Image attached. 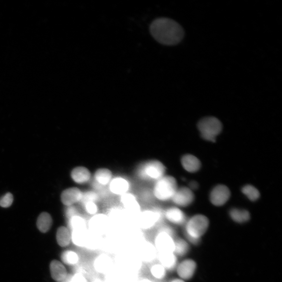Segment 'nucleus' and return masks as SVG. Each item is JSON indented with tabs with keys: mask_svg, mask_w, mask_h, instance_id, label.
Masks as SVG:
<instances>
[{
	"mask_svg": "<svg viewBox=\"0 0 282 282\" xmlns=\"http://www.w3.org/2000/svg\"><path fill=\"white\" fill-rule=\"evenodd\" d=\"M153 38L159 43L168 46L177 45L184 36L182 27L168 18H158L153 21L150 27Z\"/></svg>",
	"mask_w": 282,
	"mask_h": 282,
	"instance_id": "f257e3e1",
	"label": "nucleus"
},
{
	"mask_svg": "<svg viewBox=\"0 0 282 282\" xmlns=\"http://www.w3.org/2000/svg\"><path fill=\"white\" fill-rule=\"evenodd\" d=\"M209 226V220L206 216L197 214L190 218L185 226L186 236L189 242L193 245L199 244Z\"/></svg>",
	"mask_w": 282,
	"mask_h": 282,
	"instance_id": "f03ea898",
	"label": "nucleus"
},
{
	"mask_svg": "<svg viewBox=\"0 0 282 282\" xmlns=\"http://www.w3.org/2000/svg\"><path fill=\"white\" fill-rule=\"evenodd\" d=\"M166 167L161 161L150 160L140 164L137 169L138 177L147 181L156 182L165 176Z\"/></svg>",
	"mask_w": 282,
	"mask_h": 282,
	"instance_id": "7ed1b4c3",
	"label": "nucleus"
},
{
	"mask_svg": "<svg viewBox=\"0 0 282 282\" xmlns=\"http://www.w3.org/2000/svg\"><path fill=\"white\" fill-rule=\"evenodd\" d=\"M177 189V183L175 178L172 176H164L155 182L153 194L159 200L166 201L172 200Z\"/></svg>",
	"mask_w": 282,
	"mask_h": 282,
	"instance_id": "20e7f679",
	"label": "nucleus"
},
{
	"mask_svg": "<svg viewBox=\"0 0 282 282\" xmlns=\"http://www.w3.org/2000/svg\"><path fill=\"white\" fill-rule=\"evenodd\" d=\"M203 139L210 142H214L222 130V124L215 117H209L202 119L197 124Z\"/></svg>",
	"mask_w": 282,
	"mask_h": 282,
	"instance_id": "39448f33",
	"label": "nucleus"
},
{
	"mask_svg": "<svg viewBox=\"0 0 282 282\" xmlns=\"http://www.w3.org/2000/svg\"><path fill=\"white\" fill-rule=\"evenodd\" d=\"M155 240V247L159 253H174L175 241L170 229L163 228Z\"/></svg>",
	"mask_w": 282,
	"mask_h": 282,
	"instance_id": "423d86ee",
	"label": "nucleus"
},
{
	"mask_svg": "<svg viewBox=\"0 0 282 282\" xmlns=\"http://www.w3.org/2000/svg\"><path fill=\"white\" fill-rule=\"evenodd\" d=\"M163 216L164 213L159 210H146L141 212L138 216V222L141 229H148L160 221Z\"/></svg>",
	"mask_w": 282,
	"mask_h": 282,
	"instance_id": "0eeeda50",
	"label": "nucleus"
},
{
	"mask_svg": "<svg viewBox=\"0 0 282 282\" xmlns=\"http://www.w3.org/2000/svg\"><path fill=\"white\" fill-rule=\"evenodd\" d=\"M121 196V202L126 214L131 217H138L141 211L137 197L130 193H126Z\"/></svg>",
	"mask_w": 282,
	"mask_h": 282,
	"instance_id": "6e6552de",
	"label": "nucleus"
},
{
	"mask_svg": "<svg viewBox=\"0 0 282 282\" xmlns=\"http://www.w3.org/2000/svg\"><path fill=\"white\" fill-rule=\"evenodd\" d=\"M88 225L91 231L101 236L107 232L111 224L107 215L99 214L90 218Z\"/></svg>",
	"mask_w": 282,
	"mask_h": 282,
	"instance_id": "1a4fd4ad",
	"label": "nucleus"
},
{
	"mask_svg": "<svg viewBox=\"0 0 282 282\" xmlns=\"http://www.w3.org/2000/svg\"><path fill=\"white\" fill-rule=\"evenodd\" d=\"M230 196L229 188L224 185L216 186L210 194V200L213 205L217 207L224 206L229 201Z\"/></svg>",
	"mask_w": 282,
	"mask_h": 282,
	"instance_id": "9d476101",
	"label": "nucleus"
},
{
	"mask_svg": "<svg viewBox=\"0 0 282 282\" xmlns=\"http://www.w3.org/2000/svg\"><path fill=\"white\" fill-rule=\"evenodd\" d=\"M194 200L193 190L189 188L182 187L177 189L171 200L176 206L186 207L192 204Z\"/></svg>",
	"mask_w": 282,
	"mask_h": 282,
	"instance_id": "9b49d317",
	"label": "nucleus"
},
{
	"mask_svg": "<svg viewBox=\"0 0 282 282\" xmlns=\"http://www.w3.org/2000/svg\"><path fill=\"white\" fill-rule=\"evenodd\" d=\"M83 193L80 189L76 187L68 188L63 191L61 195L62 202L70 207L81 201Z\"/></svg>",
	"mask_w": 282,
	"mask_h": 282,
	"instance_id": "f8f14e48",
	"label": "nucleus"
},
{
	"mask_svg": "<svg viewBox=\"0 0 282 282\" xmlns=\"http://www.w3.org/2000/svg\"><path fill=\"white\" fill-rule=\"evenodd\" d=\"M196 269V264L192 259L183 261L177 267V273L181 279L188 280L194 276Z\"/></svg>",
	"mask_w": 282,
	"mask_h": 282,
	"instance_id": "ddd939ff",
	"label": "nucleus"
},
{
	"mask_svg": "<svg viewBox=\"0 0 282 282\" xmlns=\"http://www.w3.org/2000/svg\"><path fill=\"white\" fill-rule=\"evenodd\" d=\"M109 188L113 194L122 196L128 193L130 183L128 180L122 177H118L112 178L109 183Z\"/></svg>",
	"mask_w": 282,
	"mask_h": 282,
	"instance_id": "4468645a",
	"label": "nucleus"
},
{
	"mask_svg": "<svg viewBox=\"0 0 282 282\" xmlns=\"http://www.w3.org/2000/svg\"><path fill=\"white\" fill-rule=\"evenodd\" d=\"M164 216L168 221L176 225H182L187 221L185 213L177 207L168 208L165 212Z\"/></svg>",
	"mask_w": 282,
	"mask_h": 282,
	"instance_id": "2eb2a0df",
	"label": "nucleus"
},
{
	"mask_svg": "<svg viewBox=\"0 0 282 282\" xmlns=\"http://www.w3.org/2000/svg\"><path fill=\"white\" fill-rule=\"evenodd\" d=\"M72 180L78 184L83 185L91 179V173L87 167L79 166L74 168L70 173Z\"/></svg>",
	"mask_w": 282,
	"mask_h": 282,
	"instance_id": "dca6fc26",
	"label": "nucleus"
},
{
	"mask_svg": "<svg viewBox=\"0 0 282 282\" xmlns=\"http://www.w3.org/2000/svg\"><path fill=\"white\" fill-rule=\"evenodd\" d=\"M139 255L140 259L150 262L156 258L157 250L151 243H143L139 246Z\"/></svg>",
	"mask_w": 282,
	"mask_h": 282,
	"instance_id": "f3484780",
	"label": "nucleus"
},
{
	"mask_svg": "<svg viewBox=\"0 0 282 282\" xmlns=\"http://www.w3.org/2000/svg\"><path fill=\"white\" fill-rule=\"evenodd\" d=\"M181 165L183 168L189 173H195L198 171L201 166L200 160L191 154L186 155L182 157Z\"/></svg>",
	"mask_w": 282,
	"mask_h": 282,
	"instance_id": "a211bd4d",
	"label": "nucleus"
},
{
	"mask_svg": "<svg viewBox=\"0 0 282 282\" xmlns=\"http://www.w3.org/2000/svg\"><path fill=\"white\" fill-rule=\"evenodd\" d=\"M112 263L107 256L102 255L97 257L94 261V266L95 270L100 273H107L111 270Z\"/></svg>",
	"mask_w": 282,
	"mask_h": 282,
	"instance_id": "6ab92c4d",
	"label": "nucleus"
},
{
	"mask_svg": "<svg viewBox=\"0 0 282 282\" xmlns=\"http://www.w3.org/2000/svg\"><path fill=\"white\" fill-rule=\"evenodd\" d=\"M112 173L109 169L105 168L98 169L94 174V180L98 185H109L112 179Z\"/></svg>",
	"mask_w": 282,
	"mask_h": 282,
	"instance_id": "aec40b11",
	"label": "nucleus"
},
{
	"mask_svg": "<svg viewBox=\"0 0 282 282\" xmlns=\"http://www.w3.org/2000/svg\"><path fill=\"white\" fill-rule=\"evenodd\" d=\"M50 269L53 279L57 282L64 279L68 274L65 266L57 260L53 261Z\"/></svg>",
	"mask_w": 282,
	"mask_h": 282,
	"instance_id": "412c9836",
	"label": "nucleus"
},
{
	"mask_svg": "<svg viewBox=\"0 0 282 282\" xmlns=\"http://www.w3.org/2000/svg\"><path fill=\"white\" fill-rule=\"evenodd\" d=\"M158 259L166 270H172L177 265V257L174 253H159Z\"/></svg>",
	"mask_w": 282,
	"mask_h": 282,
	"instance_id": "4be33fe9",
	"label": "nucleus"
},
{
	"mask_svg": "<svg viewBox=\"0 0 282 282\" xmlns=\"http://www.w3.org/2000/svg\"><path fill=\"white\" fill-rule=\"evenodd\" d=\"M110 224L116 226L123 225L128 218V215L126 214L124 210L115 208L110 211L109 214L107 215Z\"/></svg>",
	"mask_w": 282,
	"mask_h": 282,
	"instance_id": "5701e85b",
	"label": "nucleus"
},
{
	"mask_svg": "<svg viewBox=\"0 0 282 282\" xmlns=\"http://www.w3.org/2000/svg\"><path fill=\"white\" fill-rule=\"evenodd\" d=\"M121 264L125 269L130 271H137L141 267L140 259L134 255L124 256Z\"/></svg>",
	"mask_w": 282,
	"mask_h": 282,
	"instance_id": "b1692460",
	"label": "nucleus"
},
{
	"mask_svg": "<svg viewBox=\"0 0 282 282\" xmlns=\"http://www.w3.org/2000/svg\"><path fill=\"white\" fill-rule=\"evenodd\" d=\"M231 219L238 223H244L249 220L250 213L248 211L237 208L232 209L229 211Z\"/></svg>",
	"mask_w": 282,
	"mask_h": 282,
	"instance_id": "393cba45",
	"label": "nucleus"
},
{
	"mask_svg": "<svg viewBox=\"0 0 282 282\" xmlns=\"http://www.w3.org/2000/svg\"><path fill=\"white\" fill-rule=\"evenodd\" d=\"M53 224L52 218L48 213H42L38 217L37 226L38 229L42 232H47L50 230Z\"/></svg>",
	"mask_w": 282,
	"mask_h": 282,
	"instance_id": "a878e982",
	"label": "nucleus"
},
{
	"mask_svg": "<svg viewBox=\"0 0 282 282\" xmlns=\"http://www.w3.org/2000/svg\"><path fill=\"white\" fill-rule=\"evenodd\" d=\"M88 232L87 230H79L72 231L70 234V240L77 246L83 247L86 244Z\"/></svg>",
	"mask_w": 282,
	"mask_h": 282,
	"instance_id": "bb28decb",
	"label": "nucleus"
},
{
	"mask_svg": "<svg viewBox=\"0 0 282 282\" xmlns=\"http://www.w3.org/2000/svg\"><path fill=\"white\" fill-rule=\"evenodd\" d=\"M102 243L103 242L101 235L91 231L88 232L87 242L85 247L90 250H96L100 247Z\"/></svg>",
	"mask_w": 282,
	"mask_h": 282,
	"instance_id": "cd10ccee",
	"label": "nucleus"
},
{
	"mask_svg": "<svg viewBox=\"0 0 282 282\" xmlns=\"http://www.w3.org/2000/svg\"><path fill=\"white\" fill-rule=\"evenodd\" d=\"M56 241L61 247L68 246L70 241V234L69 229L65 227H60L56 232Z\"/></svg>",
	"mask_w": 282,
	"mask_h": 282,
	"instance_id": "c85d7f7f",
	"label": "nucleus"
},
{
	"mask_svg": "<svg viewBox=\"0 0 282 282\" xmlns=\"http://www.w3.org/2000/svg\"><path fill=\"white\" fill-rule=\"evenodd\" d=\"M69 227L72 231L87 230V223L84 218L79 215L69 218Z\"/></svg>",
	"mask_w": 282,
	"mask_h": 282,
	"instance_id": "c756f323",
	"label": "nucleus"
},
{
	"mask_svg": "<svg viewBox=\"0 0 282 282\" xmlns=\"http://www.w3.org/2000/svg\"><path fill=\"white\" fill-rule=\"evenodd\" d=\"M189 244L182 239H177L175 241L174 253L176 256H183L189 251Z\"/></svg>",
	"mask_w": 282,
	"mask_h": 282,
	"instance_id": "7c9ffc66",
	"label": "nucleus"
},
{
	"mask_svg": "<svg viewBox=\"0 0 282 282\" xmlns=\"http://www.w3.org/2000/svg\"><path fill=\"white\" fill-rule=\"evenodd\" d=\"M242 193L252 201L257 200L260 196L258 190L251 185H247L244 187L242 189Z\"/></svg>",
	"mask_w": 282,
	"mask_h": 282,
	"instance_id": "2f4dec72",
	"label": "nucleus"
},
{
	"mask_svg": "<svg viewBox=\"0 0 282 282\" xmlns=\"http://www.w3.org/2000/svg\"><path fill=\"white\" fill-rule=\"evenodd\" d=\"M62 262L68 265H74L79 262V256L72 251H67L61 255Z\"/></svg>",
	"mask_w": 282,
	"mask_h": 282,
	"instance_id": "473e14b6",
	"label": "nucleus"
},
{
	"mask_svg": "<svg viewBox=\"0 0 282 282\" xmlns=\"http://www.w3.org/2000/svg\"><path fill=\"white\" fill-rule=\"evenodd\" d=\"M151 272L154 278L161 280L165 277L166 270L161 264H155L151 267Z\"/></svg>",
	"mask_w": 282,
	"mask_h": 282,
	"instance_id": "72a5a7b5",
	"label": "nucleus"
},
{
	"mask_svg": "<svg viewBox=\"0 0 282 282\" xmlns=\"http://www.w3.org/2000/svg\"><path fill=\"white\" fill-rule=\"evenodd\" d=\"M128 238L130 243L134 245H138V247L143 243L142 235L140 232L137 231L130 232Z\"/></svg>",
	"mask_w": 282,
	"mask_h": 282,
	"instance_id": "f704fd0d",
	"label": "nucleus"
},
{
	"mask_svg": "<svg viewBox=\"0 0 282 282\" xmlns=\"http://www.w3.org/2000/svg\"><path fill=\"white\" fill-rule=\"evenodd\" d=\"M84 207L86 212L91 215H95L97 214L98 212V207L96 202L92 201H88L84 202Z\"/></svg>",
	"mask_w": 282,
	"mask_h": 282,
	"instance_id": "c9c22d12",
	"label": "nucleus"
},
{
	"mask_svg": "<svg viewBox=\"0 0 282 282\" xmlns=\"http://www.w3.org/2000/svg\"><path fill=\"white\" fill-rule=\"evenodd\" d=\"M98 199L99 195L98 194L93 191H88L83 193L82 199L81 202L83 203L88 201L96 202Z\"/></svg>",
	"mask_w": 282,
	"mask_h": 282,
	"instance_id": "e433bc0d",
	"label": "nucleus"
},
{
	"mask_svg": "<svg viewBox=\"0 0 282 282\" xmlns=\"http://www.w3.org/2000/svg\"><path fill=\"white\" fill-rule=\"evenodd\" d=\"M13 201V195L10 193L6 194L0 199V206L3 208H8L12 205Z\"/></svg>",
	"mask_w": 282,
	"mask_h": 282,
	"instance_id": "4c0bfd02",
	"label": "nucleus"
},
{
	"mask_svg": "<svg viewBox=\"0 0 282 282\" xmlns=\"http://www.w3.org/2000/svg\"><path fill=\"white\" fill-rule=\"evenodd\" d=\"M78 215V212L73 206L68 207L66 211V215L68 218H70L73 216Z\"/></svg>",
	"mask_w": 282,
	"mask_h": 282,
	"instance_id": "58836bf2",
	"label": "nucleus"
},
{
	"mask_svg": "<svg viewBox=\"0 0 282 282\" xmlns=\"http://www.w3.org/2000/svg\"><path fill=\"white\" fill-rule=\"evenodd\" d=\"M73 282H88L81 274L77 273L73 276Z\"/></svg>",
	"mask_w": 282,
	"mask_h": 282,
	"instance_id": "ea45409f",
	"label": "nucleus"
},
{
	"mask_svg": "<svg viewBox=\"0 0 282 282\" xmlns=\"http://www.w3.org/2000/svg\"><path fill=\"white\" fill-rule=\"evenodd\" d=\"M58 282H73V275L68 274L64 279Z\"/></svg>",
	"mask_w": 282,
	"mask_h": 282,
	"instance_id": "a19ab883",
	"label": "nucleus"
},
{
	"mask_svg": "<svg viewBox=\"0 0 282 282\" xmlns=\"http://www.w3.org/2000/svg\"><path fill=\"white\" fill-rule=\"evenodd\" d=\"M198 187V184L195 181H193L190 183V189L193 190V189H195Z\"/></svg>",
	"mask_w": 282,
	"mask_h": 282,
	"instance_id": "79ce46f5",
	"label": "nucleus"
},
{
	"mask_svg": "<svg viewBox=\"0 0 282 282\" xmlns=\"http://www.w3.org/2000/svg\"><path fill=\"white\" fill-rule=\"evenodd\" d=\"M170 282H185V281L181 279H175L171 281Z\"/></svg>",
	"mask_w": 282,
	"mask_h": 282,
	"instance_id": "37998d69",
	"label": "nucleus"
},
{
	"mask_svg": "<svg viewBox=\"0 0 282 282\" xmlns=\"http://www.w3.org/2000/svg\"><path fill=\"white\" fill-rule=\"evenodd\" d=\"M140 282H152L149 280H143L142 281H141Z\"/></svg>",
	"mask_w": 282,
	"mask_h": 282,
	"instance_id": "c03bdc74",
	"label": "nucleus"
},
{
	"mask_svg": "<svg viewBox=\"0 0 282 282\" xmlns=\"http://www.w3.org/2000/svg\"><path fill=\"white\" fill-rule=\"evenodd\" d=\"M93 282H103L100 280H95Z\"/></svg>",
	"mask_w": 282,
	"mask_h": 282,
	"instance_id": "a18cd8bd",
	"label": "nucleus"
}]
</instances>
